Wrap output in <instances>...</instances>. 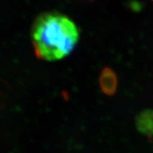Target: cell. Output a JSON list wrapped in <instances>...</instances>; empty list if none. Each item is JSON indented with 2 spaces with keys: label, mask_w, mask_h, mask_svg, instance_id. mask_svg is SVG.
Wrapping results in <instances>:
<instances>
[{
  "label": "cell",
  "mask_w": 153,
  "mask_h": 153,
  "mask_svg": "<svg viewBox=\"0 0 153 153\" xmlns=\"http://www.w3.org/2000/svg\"><path fill=\"white\" fill-rule=\"evenodd\" d=\"M31 36L38 58L56 61L66 57L75 49L79 32L70 18L58 12H46L34 21Z\"/></svg>",
  "instance_id": "obj_1"
},
{
  "label": "cell",
  "mask_w": 153,
  "mask_h": 153,
  "mask_svg": "<svg viewBox=\"0 0 153 153\" xmlns=\"http://www.w3.org/2000/svg\"><path fill=\"white\" fill-rule=\"evenodd\" d=\"M137 125L144 134H153V111H145L137 119Z\"/></svg>",
  "instance_id": "obj_2"
},
{
  "label": "cell",
  "mask_w": 153,
  "mask_h": 153,
  "mask_svg": "<svg viewBox=\"0 0 153 153\" xmlns=\"http://www.w3.org/2000/svg\"><path fill=\"white\" fill-rule=\"evenodd\" d=\"M152 1H153V0H152Z\"/></svg>",
  "instance_id": "obj_3"
}]
</instances>
